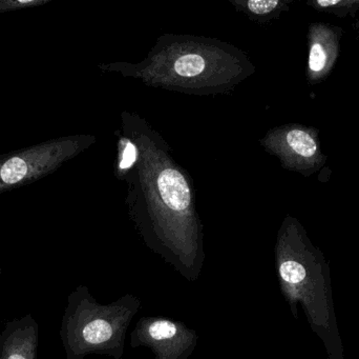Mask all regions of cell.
<instances>
[{
    "instance_id": "7c38bea8",
    "label": "cell",
    "mask_w": 359,
    "mask_h": 359,
    "mask_svg": "<svg viewBox=\"0 0 359 359\" xmlns=\"http://www.w3.org/2000/svg\"><path fill=\"white\" fill-rule=\"evenodd\" d=\"M50 1V0H0V13L37 8Z\"/></svg>"
},
{
    "instance_id": "277c9868",
    "label": "cell",
    "mask_w": 359,
    "mask_h": 359,
    "mask_svg": "<svg viewBox=\"0 0 359 359\" xmlns=\"http://www.w3.org/2000/svg\"><path fill=\"white\" fill-rule=\"evenodd\" d=\"M141 306V299L134 294L102 305L88 287H77L67 297L59 332L65 358L96 354L123 359L126 334Z\"/></svg>"
},
{
    "instance_id": "52a82bcc",
    "label": "cell",
    "mask_w": 359,
    "mask_h": 359,
    "mask_svg": "<svg viewBox=\"0 0 359 359\" xmlns=\"http://www.w3.org/2000/svg\"><path fill=\"white\" fill-rule=\"evenodd\" d=\"M261 145L266 151L276 156L288 170L309 174L325 162L318 135L306 126H278L266 134Z\"/></svg>"
},
{
    "instance_id": "8fae6325",
    "label": "cell",
    "mask_w": 359,
    "mask_h": 359,
    "mask_svg": "<svg viewBox=\"0 0 359 359\" xmlns=\"http://www.w3.org/2000/svg\"><path fill=\"white\" fill-rule=\"evenodd\" d=\"M138 159V148L136 143L123 133L118 141V158L116 173L118 177L124 179L136 164Z\"/></svg>"
},
{
    "instance_id": "7a4b0ae2",
    "label": "cell",
    "mask_w": 359,
    "mask_h": 359,
    "mask_svg": "<svg viewBox=\"0 0 359 359\" xmlns=\"http://www.w3.org/2000/svg\"><path fill=\"white\" fill-rule=\"evenodd\" d=\"M136 78L147 86L186 94L209 95L232 90L255 72L251 61L231 44L211 38L165 34L141 63L101 67Z\"/></svg>"
},
{
    "instance_id": "8992f818",
    "label": "cell",
    "mask_w": 359,
    "mask_h": 359,
    "mask_svg": "<svg viewBox=\"0 0 359 359\" xmlns=\"http://www.w3.org/2000/svg\"><path fill=\"white\" fill-rule=\"evenodd\" d=\"M200 337L184 322L162 316L141 318L130 333L133 349L147 348L154 359H189Z\"/></svg>"
},
{
    "instance_id": "4fadbf2b",
    "label": "cell",
    "mask_w": 359,
    "mask_h": 359,
    "mask_svg": "<svg viewBox=\"0 0 359 359\" xmlns=\"http://www.w3.org/2000/svg\"><path fill=\"white\" fill-rule=\"evenodd\" d=\"M0 275H1V270H0Z\"/></svg>"
},
{
    "instance_id": "30bf717a",
    "label": "cell",
    "mask_w": 359,
    "mask_h": 359,
    "mask_svg": "<svg viewBox=\"0 0 359 359\" xmlns=\"http://www.w3.org/2000/svg\"><path fill=\"white\" fill-rule=\"evenodd\" d=\"M236 10L255 20H266L280 10L282 2L278 0H236L231 1Z\"/></svg>"
},
{
    "instance_id": "3957f363",
    "label": "cell",
    "mask_w": 359,
    "mask_h": 359,
    "mask_svg": "<svg viewBox=\"0 0 359 359\" xmlns=\"http://www.w3.org/2000/svg\"><path fill=\"white\" fill-rule=\"evenodd\" d=\"M276 270L280 292L293 318L303 308L310 328L324 344L328 359H346L331 286L330 266L303 226L286 217L276 237Z\"/></svg>"
},
{
    "instance_id": "6da1fadb",
    "label": "cell",
    "mask_w": 359,
    "mask_h": 359,
    "mask_svg": "<svg viewBox=\"0 0 359 359\" xmlns=\"http://www.w3.org/2000/svg\"><path fill=\"white\" fill-rule=\"evenodd\" d=\"M122 132L138 148L136 164L124 177L130 218L147 248L196 282L205 263L204 231L189 176L142 118L124 112Z\"/></svg>"
},
{
    "instance_id": "5b68a950",
    "label": "cell",
    "mask_w": 359,
    "mask_h": 359,
    "mask_svg": "<svg viewBox=\"0 0 359 359\" xmlns=\"http://www.w3.org/2000/svg\"><path fill=\"white\" fill-rule=\"evenodd\" d=\"M95 141L93 135H69L0 155V194L56 172Z\"/></svg>"
},
{
    "instance_id": "9c48e42d",
    "label": "cell",
    "mask_w": 359,
    "mask_h": 359,
    "mask_svg": "<svg viewBox=\"0 0 359 359\" xmlns=\"http://www.w3.org/2000/svg\"><path fill=\"white\" fill-rule=\"evenodd\" d=\"M308 70L312 80L325 77L332 69L339 52L335 32L325 25H314L310 30Z\"/></svg>"
},
{
    "instance_id": "ba28073f",
    "label": "cell",
    "mask_w": 359,
    "mask_h": 359,
    "mask_svg": "<svg viewBox=\"0 0 359 359\" xmlns=\"http://www.w3.org/2000/svg\"><path fill=\"white\" fill-rule=\"evenodd\" d=\"M39 325L22 316L8 322L0 332V359H37Z\"/></svg>"
}]
</instances>
